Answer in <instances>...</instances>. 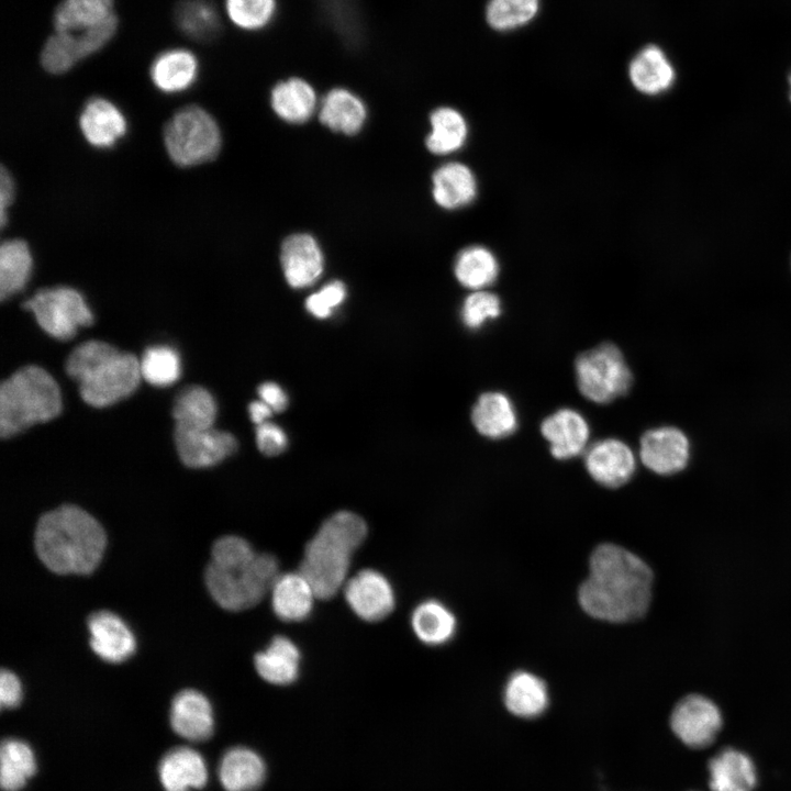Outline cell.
I'll use <instances>...</instances> for the list:
<instances>
[{
    "label": "cell",
    "mask_w": 791,
    "mask_h": 791,
    "mask_svg": "<svg viewBox=\"0 0 791 791\" xmlns=\"http://www.w3.org/2000/svg\"><path fill=\"white\" fill-rule=\"evenodd\" d=\"M788 86H789V100L791 102V70L789 71V75H788Z\"/></svg>",
    "instance_id": "f907efd6"
},
{
    "label": "cell",
    "mask_w": 791,
    "mask_h": 791,
    "mask_svg": "<svg viewBox=\"0 0 791 791\" xmlns=\"http://www.w3.org/2000/svg\"><path fill=\"white\" fill-rule=\"evenodd\" d=\"M164 142L176 165L190 167L216 157L221 148V133L205 110L188 105L177 111L166 123Z\"/></svg>",
    "instance_id": "52a82bcc"
},
{
    "label": "cell",
    "mask_w": 791,
    "mask_h": 791,
    "mask_svg": "<svg viewBox=\"0 0 791 791\" xmlns=\"http://www.w3.org/2000/svg\"><path fill=\"white\" fill-rule=\"evenodd\" d=\"M477 194L475 175L464 164L448 163L433 175V197L438 205L454 210L469 204Z\"/></svg>",
    "instance_id": "f1b7e54d"
},
{
    "label": "cell",
    "mask_w": 791,
    "mask_h": 791,
    "mask_svg": "<svg viewBox=\"0 0 791 791\" xmlns=\"http://www.w3.org/2000/svg\"><path fill=\"white\" fill-rule=\"evenodd\" d=\"M66 371L78 382L82 400L96 408L129 397L142 378L140 360L134 355L100 341L77 346L66 361Z\"/></svg>",
    "instance_id": "5b68a950"
},
{
    "label": "cell",
    "mask_w": 791,
    "mask_h": 791,
    "mask_svg": "<svg viewBox=\"0 0 791 791\" xmlns=\"http://www.w3.org/2000/svg\"><path fill=\"white\" fill-rule=\"evenodd\" d=\"M281 266L292 288L311 286L323 271V255L316 241L309 234L288 236L281 246Z\"/></svg>",
    "instance_id": "ffe728a7"
},
{
    "label": "cell",
    "mask_w": 791,
    "mask_h": 791,
    "mask_svg": "<svg viewBox=\"0 0 791 791\" xmlns=\"http://www.w3.org/2000/svg\"><path fill=\"white\" fill-rule=\"evenodd\" d=\"M431 126L426 146L434 154H450L466 142L468 133L466 120L453 108L442 107L434 110L431 114Z\"/></svg>",
    "instance_id": "f35d334b"
},
{
    "label": "cell",
    "mask_w": 791,
    "mask_h": 791,
    "mask_svg": "<svg viewBox=\"0 0 791 791\" xmlns=\"http://www.w3.org/2000/svg\"><path fill=\"white\" fill-rule=\"evenodd\" d=\"M589 475L600 484L616 488L634 475L636 459L632 449L622 441L605 438L593 443L584 455Z\"/></svg>",
    "instance_id": "5bb4252c"
},
{
    "label": "cell",
    "mask_w": 791,
    "mask_h": 791,
    "mask_svg": "<svg viewBox=\"0 0 791 791\" xmlns=\"http://www.w3.org/2000/svg\"><path fill=\"white\" fill-rule=\"evenodd\" d=\"M22 700L19 678L10 670L2 669L0 676V703L2 709L16 708Z\"/></svg>",
    "instance_id": "bcb514c9"
},
{
    "label": "cell",
    "mask_w": 791,
    "mask_h": 791,
    "mask_svg": "<svg viewBox=\"0 0 791 791\" xmlns=\"http://www.w3.org/2000/svg\"><path fill=\"white\" fill-rule=\"evenodd\" d=\"M539 0H490L486 9L488 24L500 32L519 29L537 14Z\"/></svg>",
    "instance_id": "60d3db41"
},
{
    "label": "cell",
    "mask_w": 791,
    "mask_h": 791,
    "mask_svg": "<svg viewBox=\"0 0 791 791\" xmlns=\"http://www.w3.org/2000/svg\"><path fill=\"white\" fill-rule=\"evenodd\" d=\"M256 443L263 454L275 456L286 449L288 439L281 427L267 421L257 425Z\"/></svg>",
    "instance_id": "f6af8a7d"
},
{
    "label": "cell",
    "mask_w": 791,
    "mask_h": 791,
    "mask_svg": "<svg viewBox=\"0 0 791 791\" xmlns=\"http://www.w3.org/2000/svg\"><path fill=\"white\" fill-rule=\"evenodd\" d=\"M248 412L250 420L259 425L261 423L267 422V419H269L272 414V409L266 404L264 401H253L248 406Z\"/></svg>",
    "instance_id": "681fc988"
},
{
    "label": "cell",
    "mask_w": 791,
    "mask_h": 791,
    "mask_svg": "<svg viewBox=\"0 0 791 791\" xmlns=\"http://www.w3.org/2000/svg\"><path fill=\"white\" fill-rule=\"evenodd\" d=\"M88 630L92 650L108 662H122L135 651L136 640L132 631L110 611L92 613L88 619Z\"/></svg>",
    "instance_id": "ac0fdd59"
},
{
    "label": "cell",
    "mask_w": 791,
    "mask_h": 791,
    "mask_svg": "<svg viewBox=\"0 0 791 791\" xmlns=\"http://www.w3.org/2000/svg\"><path fill=\"white\" fill-rule=\"evenodd\" d=\"M541 432L549 443L552 455L560 460L581 454L590 436L586 419L578 411L568 408L548 415L541 424Z\"/></svg>",
    "instance_id": "d6986e66"
},
{
    "label": "cell",
    "mask_w": 791,
    "mask_h": 791,
    "mask_svg": "<svg viewBox=\"0 0 791 791\" xmlns=\"http://www.w3.org/2000/svg\"><path fill=\"white\" fill-rule=\"evenodd\" d=\"M579 391L588 400L604 404L624 396L633 376L621 350L603 343L580 354L575 363Z\"/></svg>",
    "instance_id": "ba28073f"
},
{
    "label": "cell",
    "mask_w": 791,
    "mask_h": 791,
    "mask_svg": "<svg viewBox=\"0 0 791 791\" xmlns=\"http://www.w3.org/2000/svg\"><path fill=\"white\" fill-rule=\"evenodd\" d=\"M708 769L712 791H753L756 786L751 759L737 749H723L709 761Z\"/></svg>",
    "instance_id": "484cf974"
},
{
    "label": "cell",
    "mask_w": 791,
    "mask_h": 791,
    "mask_svg": "<svg viewBox=\"0 0 791 791\" xmlns=\"http://www.w3.org/2000/svg\"><path fill=\"white\" fill-rule=\"evenodd\" d=\"M176 426L187 428L212 427L216 404L212 394L200 386H190L176 397L172 408Z\"/></svg>",
    "instance_id": "8d00e7d4"
},
{
    "label": "cell",
    "mask_w": 791,
    "mask_h": 791,
    "mask_svg": "<svg viewBox=\"0 0 791 791\" xmlns=\"http://www.w3.org/2000/svg\"><path fill=\"white\" fill-rule=\"evenodd\" d=\"M504 704L516 716L524 718L538 716L548 705L547 687L535 675L517 671L510 677L505 686Z\"/></svg>",
    "instance_id": "d6a6232c"
},
{
    "label": "cell",
    "mask_w": 791,
    "mask_h": 791,
    "mask_svg": "<svg viewBox=\"0 0 791 791\" xmlns=\"http://www.w3.org/2000/svg\"><path fill=\"white\" fill-rule=\"evenodd\" d=\"M366 535L367 525L360 516L339 511L325 520L308 542L299 571L317 599H331L345 586L352 556Z\"/></svg>",
    "instance_id": "277c9868"
},
{
    "label": "cell",
    "mask_w": 791,
    "mask_h": 791,
    "mask_svg": "<svg viewBox=\"0 0 791 791\" xmlns=\"http://www.w3.org/2000/svg\"><path fill=\"white\" fill-rule=\"evenodd\" d=\"M454 272L465 288L482 290L495 280L499 274V264L488 248L470 246L458 254Z\"/></svg>",
    "instance_id": "74e56055"
},
{
    "label": "cell",
    "mask_w": 791,
    "mask_h": 791,
    "mask_svg": "<svg viewBox=\"0 0 791 791\" xmlns=\"http://www.w3.org/2000/svg\"><path fill=\"white\" fill-rule=\"evenodd\" d=\"M175 443L181 461L192 468L219 464L236 450L235 437L213 427H175Z\"/></svg>",
    "instance_id": "4fadbf2b"
},
{
    "label": "cell",
    "mask_w": 791,
    "mask_h": 791,
    "mask_svg": "<svg viewBox=\"0 0 791 791\" xmlns=\"http://www.w3.org/2000/svg\"><path fill=\"white\" fill-rule=\"evenodd\" d=\"M157 775L164 791L199 790L209 780L204 757L189 746H178L166 751L158 762Z\"/></svg>",
    "instance_id": "e0dca14e"
},
{
    "label": "cell",
    "mask_w": 791,
    "mask_h": 791,
    "mask_svg": "<svg viewBox=\"0 0 791 791\" xmlns=\"http://www.w3.org/2000/svg\"><path fill=\"white\" fill-rule=\"evenodd\" d=\"M199 63L186 48H170L158 54L149 68L154 86L165 93H177L191 87L197 79Z\"/></svg>",
    "instance_id": "d4e9b609"
},
{
    "label": "cell",
    "mask_w": 791,
    "mask_h": 791,
    "mask_svg": "<svg viewBox=\"0 0 791 791\" xmlns=\"http://www.w3.org/2000/svg\"><path fill=\"white\" fill-rule=\"evenodd\" d=\"M37 759L32 746L23 739L9 737L0 748V784L3 791H21L34 777Z\"/></svg>",
    "instance_id": "1f68e13d"
},
{
    "label": "cell",
    "mask_w": 791,
    "mask_h": 791,
    "mask_svg": "<svg viewBox=\"0 0 791 791\" xmlns=\"http://www.w3.org/2000/svg\"><path fill=\"white\" fill-rule=\"evenodd\" d=\"M345 296L344 283L338 280L331 281L320 291L308 297L305 308L313 316L325 319L344 301Z\"/></svg>",
    "instance_id": "ee69618b"
},
{
    "label": "cell",
    "mask_w": 791,
    "mask_h": 791,
    "mask_svg": "<svg viewBox=\"0 0 791 791\" xmlns=\"http://www.w3.org/2000/svg\"><path fill=\"white\" fill-rule=\"evenodd\" d=\"M653 582V571L640 557L621 546L602 544L590 557V573L580 586L579 602L598 620L635 621L649 609Z\"/></svg>",
    "instance_id": "6da1fadb"
},
{
    "label": "cell",
    "mask_w": 791,
    "mask_h": 791,
    "mask_svg": "<svg viewBox=\"0 0 791 791\" xmlns=\"http://www.w3.org/2000/svg\"><path fill=\"white\" fill-rule=\"evenodd\" d=\"M411 624L417 638L432 646L448 642L456 631L454 614L436 600L420 603L412 613Z\"/></svg>",
    "instance_id": "e575fe53"
},
{
    "label": "cell",
    "mask_w": 791,
    "mask_h": 791,
    "mask_svg": "<svg viewBox=\"0 0 791 791\" xmlns=\"http://www.w3.org/2000/svg\"><path fill=\"white\" fill-rule=\"evenodd\" d=\"M267 776V766L263 757L245 746L229 748L221 757L218 777L225 791H255Z\"/></svg>",
    "instance_id": "7402d4cb"
},
{
    "label": "cell",
    "mask_w": 791,
    "mask_h": 791,
    "mask_svg": "<svg viewBox=\"0 0 791 791\" xmlns=\"http://www.w3.org/2000/svg\"><path fill=\"white\" fill-rule=\"evenodd\" d=\"M320 121L333 131L348 135L357 133L366 119L363 101L345 88H334L323 98Z\"/></svg>",
    "instance_id": "f546056e"
},
{
    "label": "cell",
    "mask_w": 791,
    "mask_h": 791,
    "mask_svg": "<svg viewBox=\"0 0 791 791\" xmlns=\"http://www.w3.org/2000/svg\"><path fill=\"white\" fill-rule=\"evenodd\" d=\"M346 602L364 621L377 622L394 609L392 586L379 571L364 569L348 579L344 586Z\"/></svg>",
    "instance_id": "7c38bea8"
},
{
    "label": "cell",
    "mask_w": 791,
    "mask_h": 791,
    "mask_svg": "<svg viewBox=\"0 0 791 791\" xmlns=\"http://www.w3.org/2000/svg\"><path fill=\"white\" fill-rule=\"evenodd\" d=\"M140 367L142 378L156 387L172 385L181 371L178 353L166 345L148 347L140 360Z\"/></svg>",
    "instance_id": "ab89813d"
},
{
    "label": "cell",
    "mask_w": 791,
    "mask_h": 791,
    "mask_svg": "<svg viewBox=\"0 0 791 791\" xmlns=\"http://www.w3.org/2000/svg\"><path fill=\"white\" fill-rule=\"evenodd\" d=\"M33 259L22 239H8L0 247V298L5 300L20 292L32 274Z\"/></svg>",
    "instance_id": "836d02e7"
},
{
    "label": "cell",
    "mask_w": 791,
    "mask_h": 791,
    "mask_svg": "<svg viewBox=\"0 0 791 791\" xmlns=\"http://www.w3.org/2000/svg\"><path fill=\"white\" fill-rule=\"evenodd\" d=\"M171 729L190 742L209 739L214 732V713L209 699L193 689L178 692L170 704Z\"/></svg>",
    "instance_id": "2e32d148"
},
{
    "label": "cell",
    "mask_w": 791,
    "mask_h": 791,
    "mask_svg": "<svg viewBox=\"0 0 791 791\" xmlns=\"http://www.w3.org/2000/svg\"><path fill=\"white\" fill-rule=\"evenodd\" d=\"M177 27L189 38L209 42L220 31V16L211 0H180L175 8Z\"/></svg>",
    "instance_id": "d590c367"
},
{
    "label": "cell",
    "mask_w": 791,
    "mask_h": 791,
    "mask_svg": "<svg viewBox=\"0 0 791 791\" xmlns=\"http://www.w3.org/2000/svg\"><path fill=\"white\" fill-rule=\"evenodd\" d=\"M460 314L468 328L478 330L501 314V301L492 292L476 290L465 299Z\"/></svg>",
    "instance_id": "7bdbcfd3"
},
{
    "label": "cell",
    "mask_w": 791,
    "mask_h": 791,
    "mask_svg": "<svg viewBox=\"0 0 791 791\" xmlns=\"http://www.w3.org/2000/svg\"><path fill=\"white\" fill-rule=\"evenodd\" d=\"M476 430L492 439L508 437L517 428V415L512 401L502 392L482 393L471 411Z\"/></svg>",
    "instance_id": "4316f807"
},
{
    "label": "cell",
    "mask_w": 791,
    "mask_h": 791,
    "mask_svg": "<svg viewBox=\"0 0 791 791\" xmlns=\"http://www.w3.org/2000/svg\"><path fill=\"white\" fill-rule=\"evenodd\" d=\"M114 20V0H62L53 14L55 32L74 38H82Z\"/></svg>",
    "instance_id": "9a60e30c"
},
{
    "label": "cell",
    "mask_w": 791,
    "mask_h": 791,
    "mask_svg": "<svg viewBox=\"0 0 791 791\" xmlns=\"http://www.w3.org/2000/svg\"><path fill=\"white\" fill-rule=\"evenodd\" d=\"M271 107L289 123H303L314 113L316 94L313 87L299 77L278 82L271 90Z\"/></svg>",
    "instance_id": "4dcf8cb0"
},
{
    "label": "cell",
    "mask_w": 791,
    "mask_h": 791,
    "mask_svg": "<svg viewBox=\"0 0 791 791\" xmlns=\"http://www.w3.org/2000/svg\"><path fill=\"white\" fill-rule=\"evenodd\" d=\"M14 197V181L12 179V176L10 172L5 169L4 166L1 167V174H0V203H1V227H4L8 215L7 210L9 205L11 204Z\"/></svg>",
    "instance_id": "c3c4849f"
},
{
    "label": "cell",
    "mask_w": 791,
    "mask_h": 791,
    "mask_svg": "<svg viewBox=\"0 0 791 791\" xmlns=\"http://www.w3.org/2000/svg\"><path fill=\"white\" fill-rule=\"evenodd\" d=\"M79 126L86 141L98 148L112 147L126 133V120L111 101L94 97L87 101Z\"/></svg>",
    "instance_id": "603a6c76"
},
{
    "label": "cell",
    "mask_w": 791,
    "mask_h": 791,
    "mask_svg": "<svg viewBox=\"0 0 791 791\" xmlns=\"http://www.w3.org/2000/svg\"><path fill=\"white\" fill-rule=\"evenodd\" d=\"M105 533L100 523L76 505H63L41 516L35 550L41 561L59 575H88L103 556Z\"/></svg>",
    "instance_id": "3957f363"
},
{
    "label": "cell",
    "mask_w": 791,
    "mask_h": 791,
    "mask_svg": "<svg viewBox=\"0 0 791 791\" xmlns=\"http://www.w3.org/2000/svg\"><path fill=\"white\" fill-rule=\"evenodd\" d=\"M231 23L239 30L255 32L265 29L277 12V0H224Z\"/></svg>",
    "instance_id": "b9f144b4"
},
{
    "label": "cell",
    "mask_w": 791,
    "mask_h": 791,
    "mask_svg": "<svg viewBox=\"0 0 791 791\" xmlns=\"http://www.w3.org/2000/svg\"><path fill=\"white\" fill-rule=\"evenodd\" d=\"M628 76L634 88L649 97L666 93L677 79L672 63L666 53L654 44L645 46L633 57Z\"/></svg>",
    "instance_id": "44dd1931"
},
{
    "label": "cell",
    "mask_w": 791,
    "mask_h": 791,
    "mask_svg": "<svg viewBox=\"0 0 791 791\" xmlns=\"http://www.w3.org/2000/svg\"><path fill=\"white\" fill-rule=\"evenodd\" d=\"M255 668L267 682L276 686L292 683L299 676L300 650L286 636H276L268 647L255 656Z\"/></svg>",
    "instance_id": "83f0119b"
},
{
    "label": "cell",
    "mask_w": 791,
    "mask_h": 791,
    "mask_svg": "<svg viewBox=\"0 0 791 791\" xmlns=\"http://www.w3.org/2000/svg\"><path fill=\"white\" fill-rule=\"evenodd\" d=\"M38 325L57 339H69L78 328L93 322V315L79 291L70 287H53L37 291L23 303Z\"/></svg>",
    "instance_id": "9c48e42d"
},
{
    "label": "cell",
    "mask_w": 791,
    "mask_h": 791,
    "mask_svg": "<svg viewBox=\"0 0 791 791\" xmlns=\"http://www.w3.org/2000/svg\"><path fill=\"white\" fill-rule=\"evenodd\" d=\"M270 593L272 610L285 622L307 619L316 598L311 583L300 571L279 575Z\"/></svg>",
    "instance_id": "cb8c5ba5"
},
{
    "label": "cell",
    "mask_w": 791,
    "mask_h": 791,
    "mask_svg": "<svg viewBox=\"0 0 791 791\" xmlns=\"http://www.w3.org/2000/svg\"><path fill=\"white\" fill-rule=\"evenodd\" d=\"M260 400L268 404L272 411L281 412L288 405V398L280 386L275 382H265L259 386Z\"/></svg>",
    "instance_id": "7dc6e473"
},
{
    "label": "cell",
    "mask_w": 791,
    "mask_h": 791,
    "mask_svg": "<svg viewBox=\"0 0 791 791\" xmlns=\"http://www.w3.org/2000/svg\"><path fill=\"white\" fill-rule=\"evenodd\" d=\"M62 411L55 379L43 368L26 366L0 386V435L11 437L27 427L47 422Z\"/></svg>",
    "instance_id": "8992f818"
},
{
    "label": "cell",
    "mask_w": 791,
    "mask_h": 791,
    "mask_svg": "<svg viewBox=\"0 0 791 791\" xmlns=\"http://www.w3.org/2000/svg\"><path fill=\"white\" fill-rule=\"evenodd\" d=\"M639 457L644 466L653 472L661 476L675 475L688 465L690 442L677 427L651 428L640 438Z\"/></svg>",
    "instance_id": "8fae6325"
},
{
    "label": "cell",
    "mask_w": 791,
    "mask_h": 791,
    "mask_svg": "<svg viewBox=\"0 0 791 791\" xmlns=\"http://www.w3.org/2000/svg\"><path fill=\"white\" fill-rule=\"evenodd\" d=\"M723 724L720 708L701 693L681 698L670 715L675 735L687 746L703 748L714 742Z\"/></svg>",
    "instance_id": "30bf717a"
},
{
    "label": "cell",
    "mask_w": 791,
    "mask_h": 791,
    "mask_svg": "<svg viewBox=\"0 0 791 791\" xmlns=\"http://www.w3.org/2000/svg\"><path fill=\"white\" fill-rule=\"evenodd\" d=\"M279 575L275 556L257 554L244 538L230 535L213 544L204 579L220 606L242 611L259 603Z\"/></svg>",
    "instance_id": "7a4b0ae2"
}]
</instances>
